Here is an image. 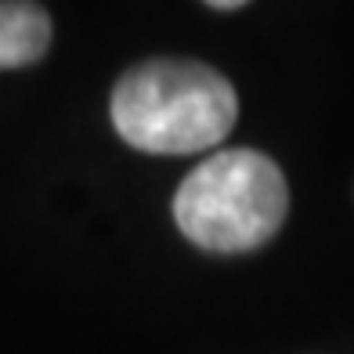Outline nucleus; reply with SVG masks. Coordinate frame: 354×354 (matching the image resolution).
<instances>
[{"instance_id":"obj_1","label":"nucleus","mask_w":354,"mask_h":354,"mask_svg":"<svg viewBox=\"0 0 354 354\" xmlns=\"http://www.w3.org/2000/svg\"><path fill=\"white\" fill-rule=\"evenodd\" d=\"M239 116L224 73L188 58H152L127 69L112 91V123L127 145L152 156H196L228 138Z\"/></svg>"},{"instance_id":"obj_2","label":"nucleus","mask_w":354,"mask_h":354,"mask_svg":"<svg viewBox=\"0 0 354 354\" xmlns=\"http://www.w3.org/2000/svg\"><path fill=\"white\" fill-rule=\"evenodd\" d=\"M289 214V188L275 159L228 149L192 170L174 196V221L206 253L261 250Z\"/></svg>"},{"instance_id":"obj_3","label":"nucleus","mask_w":354,"mask_h":354,"mask_svg":"<svg viewBox=\"0 0 354 354\" xmlns=\"http://www.w3.org/2000/svg\"><path fill=\"white\" fill-rule=\"evenodd\" d=\"M51 47V15L29 0L0 4V69L33 66Z\"/></svg>"},{"instance_id":"obj_4","label":"nucleus","mask_w":354,"mask_h":354,"mask_svg":"<svg viewBox=\"0 0 354 354\" xmlns=\"http://www.w3.org/2000/svg\"><path fill=\"white\" fill-rule=\"evenodd\" d=\"M210 8L214 11H235V8H243V0H214Z\"/></svg>"}]
</instances>
